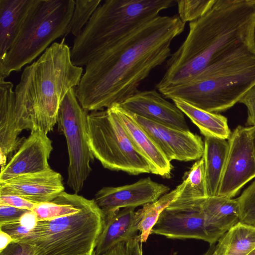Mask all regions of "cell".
<instances>
[{
    "mask_svg": "<svg viewBox=\"0 0 255 255\" xmlns=\"http://www.w3.org/2000/svg\"><path fill=\"white\" fill-rule=\"evenodd\" d=\"M178 15H158L123 34L91 59L76 88L87 111L121 104L156 67L169 58L171 44L184 31Z\"/></svg>",
    "mask_w": 255,
    "mask_h": 255,
    "instance_id": "cell-1",
    "label": "cell"
},
{
    "mask_svg": "<svg viewBox=\"0 0 255 255\" xmlns=\"http://www.w3.org/2000/svg\"><path fill=\"white\" fill-rule=\"evenodd\" d=\"M255 0H213L199 19L189 22L184 42L166 61L158 91L188 82L209 65L248 44Z\"/></svg>",
    "mask_w": 255,
    "mask_h": 255,
    "instance_id": "cell-2",
    "label": "cell"
},
{
    "mask_svg": "<svg viewBox=\"0 0 255 255\" xmlns=\"http://www.w3.org/2000/svg\"><path fill=\"white\" fill-rule=\"evenodd\" d=\"M83 72L82 67L73 64L65 37L27 66L14 90L19 134L24 130H38L46 134L52 131L62 100L78 85Z\"/></svg>",
    "mask_w": 255,
    "mask_h": 255,
    "instance_id": "cell-3",
    "label": "cell"
},
{
    "mask_svg": "<svg viewBox=\"0 0 255 255\" xmlns=\"http://www.w3.org/2000/svg\"><path fill=\"white\" fill-rule=\"evenodd\" d=\"M255 85V54L248 45L209 65L191 81L159 92L200 109L225 111Z\"/></svg>",
    "mask_w": 255,
    "mask_h": 255,
    "instance_id": "cell-4",
    "label": "cell"
},
{
    "mask_svg": "<svg viewBox=\"0 0 255 255\" xmlns=\"http://www.w3.org/2000/svg\"><path fill=\"white\" fill-rule=\"evenodd\" d=\"M176 0H106L75 37L71 49L74 65L82 67L107 45L139 24L170 8Z\"/></svg>",
    "mask_w": 255,
    "mask_h": 255,
    "instance_id": "cell-5",
    "label": "cell"
},
{
    "mask_svg": "<svg viewBox=\"0 0 255 255\" xmlns=\"http://www.w3.org/2000/svg\"><path fill=\"white\" fill-rule=\"evenodd\" d=\"M74 7V0H33L14 41L0 60V77L20 70L53 41L65 36Z\"/></svg>",
    "mask_w": 255,
    "mask_h": 255,
    "instance_id": "cell-6",
    "label": "cell"
},
{
    "mask_svg": "<svg viewBox=\"0 0 255 255\" xmlns=\"http://www.w3.org/2000/svg\"><path fill=\"white\" fill-rule=\"evenodd\" d=\"M105 222L94 199L79 211L52 220H39L21 243L33 255H89L94 252Z\"/></svg>",
    "mask_w": 255,
    "mask_h": 255,
    "instance_id": "cell-7",
    "label": "cell"
},
{
    "mask_svg": "<svg viewBox=\"0 0 255 255\" xmlns=\"http://www.w3.org/2000/svg\"><path fill=\"white\" fill-rule=\"evenodd\" d=\"M87 134L93 156L104 168L132 175L151 173L148 162L133 145L113 107L88 114Z\"/></svg>",
    "mask_w": 255,
    "mask_h": 255,
    "instance_id": "cell-8",
    "label": "cell"
},
{
    "mask_svg": "<svg viewBox=\"0 0 255 255\" xmlns=\"http://www.w3.org/2000/svg\"><path fill=\"white\" fill-rule=\"evenodd\" d=\"M88 111L80 105L76 89L71 88L59 107L58 130L65 137L69 155L67 183L75 193L80 192L89 177L94 161L87 134Z\"/></svg>",
    "mask_w": 255,
    "mask_h": 255,
    "instance_id": "cell-9",
    "label": "cell"
},
{
    "mask_svg": "<svg viewBox=\"0 0 255 255\" xmlns=\"http://www.w3.org/2000/svg\"><path fill=\"white\" fill-rule=\"evenodd\" d=\"M228 140L229 151L217 196L233 198L255 178V154L249 127L238 126Z\"/></svg>",
    "mask_w": 255,
    "mask_h": 255,
    "instance_id": "cell-10",
    "label": "cell"
},
{
    "mask_svg": "<svg viewBox=\"0 0 255 255\" xmlns=\"http://www.w3.org/2000/svg\"><path fill=\"white\" fill-rule=\"evenodd\" d=\"M131 114L170 161H190L203 156L204 142L198 135L190 130L176 129Z\"/></svg>",
    "mask_w": 255,
    "mask_h": 255,
    "instance_id": "cell-11",
    "label": "cell"
},
{
    "mask_svg": "<svg viewBox=\"0 0 255 255\" xmlns=\"http://www.w3.org/2000/svg\"><path fill=\"white\" fill-rule=\"evenodd\" d=\"M202 204L179 206L170 203L160 214L151 234L170 239L201 240L214 244L206 226Z\"/></svg>",
    "mask_w": 255,
    "mask_h": 255,
    "instance_id": "cell-12",
    "label": "cell"
},
{
    "mask_svg": "<svg viewBox=\"0 0 255 255\" xmlns=\"http://www.w3.org/2000/svg\"><path fill=\"white\" fill-rule=\"evenodd\" d=\"M169 190L168 186L147 177L130 184L103 187L94 199L106 216L122 208H135L154 202Z\"/></svg>",
    "mask_w": 255,
    "mask_h": 255,
    "instance_id": "cell-13",
    "label": "cell"
},
{
    "mask_svg": "<svg viewBox=\"0 0 255 255\" xmlns=\"http://www.w3.org/2000/svg\"><path fill=\"white\" fill-rule=\"evenodd\" d=\"M53 150L52 141L47 134L32 130L9 162L1 168L0 182L17 176L46 171Z\"/></svg>",
    "mask_w": 255,
    "mask_h": 255,
    "instance_id": "cell-14",
    "label": "cell"
},
{
    "mask_svg": "<svg viewBox=\"0 0 255 255\" xmlns=\"http://www.w3.org/2000/svg\"><path fill=\"white\" fill-rule=\"evenodd\" d=\"M130 113L183 130H190L184 114L155 90L137 91L120 104Z\"/></svg>",
    "mask_w": 255,
    "mask_h": 255,
    "instance_id": "cell-15",
    "label": "cell"
},
{
    "mask_svg": "<svg viewBox=\"0 0 255 255\" xmlns=\"http://www.w3.org/2000/svg\"><path fill=\"white\" fill-rule=\"evenodd\" d=\"M64 189L61 174L51 168L0 182V195H17L35 204L53 200Z\"/></svg>",
    "mask_w": 255,
    "mask_h": 255,
    "instance_id": "cell-16",
    "label": "cell"
},
{
    "mask_svg": "<svg viewBox=\"0 0 255 255\" xmlns=\"http://www.w3.org/2000/svg\"><path fill=\"white\" fill-rule=\"evenodd\" d=\"M133 145L146 159L151 173L170 178L172 165L155 142L135 121L132 115L120 105L112 106Z\"/></svg>",
    "mask_w": 255,
    "mask_h": 255,
    "instance_id": "cell-17",
    "label": "cell"
},
{
    "mask_svg": "<svg viewBox=\"0 0 255 255\" xmlns=\"http://www.w3.org/2000/svg\"><path fill=\"white\" fill-rule=\"evenodd\" d=\"M134 208H125L105 216L103 231L95 248L96 255H102L121 243H127L137 235L138 222Z\"/></svg>",
    "mask_w": 255,
    "mask_h": 255,
    "instance_id": "cell-18",
    "label": "cell"
},
{
    "mask_svg": "<svg viewBox=\"0 0 255 255\" xmlns=\"http://www.w3.org/2000/svg\"><path fill=\"white\" fill-rule=\"evenodd\" d=\"M13 84L0 77V152L1 162L22 143L16 121Z\"/></svg>",
    "mask_w": 255,
    "mask_h": 255,
    "instance_id": "cell-19",
    "label": "cell"
},
{
    "mask_svg": "<svg viewBox=\"0 0 255 255\" xmlns=\"http://www.w3.org/2000/svg\"><path fill=\"white\" fill-rule=\"evenodd\" d=\"M202 207L206 226L214 244L240 222V210L237 198L209 197L204 201Z\"/></svg>",
    "mask_w": 255,
    "mask_h": 255,
    "instance_id": "cell-20",
    "label": "cell"
},
{
    "mask_svg": "<svg viewBox=\"0 0 255 255\" xmlns=\"http://www.w3.org/2000/svg\"><path fill=\"white\" fill-rule=\"evenodd\" d=\"M205 175L208 197L216 196L229 151L227 139L205 136L204 142Z\"/></svg>",
    "mask_w": 255,
    "mask_h": 255,
    "instance_id": "cell-21",
    "label": "cell"
},
{
    "mask_svg": "<svg viewBox=\"0 0 255 255\" xmlns=\"http://www.w3.org/2000/svg\"><path fill=\"white\" fill-rule=\"evenodd\" d=\"M33 0H0V60L14 41Z\"/></svg>",
    "mask_w": 255,
    "mask_h": 255,
    "instance_id": "cell-22",
    "label": "cell"
},
{
    "mask_svg": "<svg viewBox=\"0 0 255 255\" xmlns=\"http://www.w3.org/2000/svg\"><path fill=\"white\" fill-rule=\"evenodd\" d=\"M174 103L199 129L204 136L228 139L231 131L227 119L224 116L208 112L179 99H172Z\"/></svg>",
    "mask_w": 255,
    "mask_h": 255,
    "instance_id": "cell-23",
    "label": "cell"
},
{
    "mask_svg": "<svg viewBox=\"0 0 255 255\" xmlns=\"http://www.w3.org/2000/svg\"><path fill=\"white\" fill-rule=\"evenodd\" d=\"M218 242L217 255H248L255 248V228L239 222Z\"/></svg>",
    "mask_w": 255,
    "mask_h": 255,
    "instance_id": "cell-24",
    "label": "cell"
},
{
    "mask_svg": "<svg viewBox=\"0 0 255 255\" xmlns=\"http://www.w3.org/2000/svg\"><path fill=\"white\" fill-rule=\"evenodd\" d=\"M184 188L171 203L181 206L201 205L208 197L203 157L195 162L183 177Z\"/></svg>",
    "mask_w": 255,
    "mask_h": 255,
    "instance_id": "cell-25",
    "label": "cell"
},
{
    "mask_svg": "<svg viewBox=\"0 0 255 255\" xmlns=\"http://www.w3.org/2000/svg\"><path fill=\"white\" fill-rule=\"evenodd\" d=\"M90 200L76 193L63 191L50 202L36 204L32 211L38 221L52 220L78 212Z\"/></svg>",
    "mask_w": 255,
    "mask_h": 255,
    "instance_id": "cell-26",
    "label": "cell"
},
{
    "mask_svg": "<svg viewBox=\"0 0 255 255\" xmlns=\"http://www.w3.org/2000/svg\"><path fill=\"white\" fill-rule=\"evenodd\" d=\"M184 186V183L182 182L155 202L145 204L142 208L135 211L138 221L139 235L142 243L146 242L161 212L180 195Z\"/></svg>",
    "mask_w": 255,
    "mask_h": 255,
    "instance_id": "cell-27",
    "label": "cell"
},
{
    "mask_svg": "<svg viewBox=\"0 0 255 255\" xmlns=\"http://www.w3.org/2000/svg\"><path fill=\"white\" fill-rule=\"evenodd\" d=\"M101 0H76L74 9L68 25L66 36H78L91 16L100 5Z\"/></svg>",
    "mask_w": 255,
    "mask_h": 255,
    "instance_id": "cell-28",
    "label": "cell"
},
{
    "mask_svg": "<svg viewBox=\"0 0 255 255\" xmlns=\"http://www.w3.org/2000/svg\"><path fill=\"white\" fill-rule=\"evenodd\" d=\"M38 221L35 213L29 210L18 220L0 225V230L10 235L14 241L22 243L29 236Z\"/></svg>",
    "mask_w": 255,
    "mask_h": 255,
    "instance_id": "cell-29",
    "label": "cell"
},
{
    "mask_svg": "<svg viewBox=\"0 0 255 255\" xmlns=\"http://www.w3.org/2000/svg\"><path fill=\"white\" fill-rule=\"evenodd\" d=\"M213 0H176L178 16L186 23L200 18L209 9Z\"/></svg>",
    "mask_w": 255,
    "mask_h": 255,
    "instance_id": "cell-30",
    "label": "cell"
},
{
    "mask_svg": "<svg viewBox=\"0 0 255 255\" xmlns=\"http://www.w3.org/2000/svg\"><path fill=\"white\" fill-rule=\"evenodd\" d=\"M237 199L240 210V222L255 228V180Z\"/></svg>",
    "mask_w": 255,
    "mask_h": 255,
    "instance_id": "cell-31",
    "label": "cell"
},
{
    "mask_svg": "<svg viewBox=\"0 0 255 255\" xmlns=\"http://www.w3.org/2000/svg\"><path fill=\"white\" fill-rule=\"evenodd\" d=\"M239 103L243 104L247 108L246 125L250 127L255 126V85L244 95Z\"/></svg>",
    "mask_w": 255,
    "mask_h": 255,
    "instance_id": "cell-32",
    "label": "cell"
},
{
    "mask_svg": "<svg viewBox=\"0 0 255 255\" xmlns=\"http://www.w3.org/2000/svg\"><path fill=\"white\" fill-rule=\"evenodd\" d=\"M0 204L32 210L36 204L17 195L4 194L0 195Z\"/></svg>",
    "mask_w": 255,
    "mask_h": 255,
    "instance_id": "cell-33",
    "label": "cell"
},
{
    "mask_svg": "<svg viewBox=\"0 0 255 255\" xmlns=\"http://www.w3.org/2000/svg\"><path fill=\"white\" fill-rule=\"evenodd\" d=\"M28 211L0 204V225L18 220Z\"/></svg>",
    "mask_w": 255,
    "mask_h": 255,
    "instance_id": "cell-34",
    "label": "cell"
},
{
    "mask_svg": "<svg viewBox=\"0 0 255 255\" xmlns=\"http://www.w3.org/2000/svg\"><path fill=\"white\" fill-rule=\"evenodd\" d=\"M0 255H33V252L29 245L13 241L0 252Z\"/></svg>",
    "mask_w": 255,
    "mask_h": 255,
    "instance_id": "cell-35",
    "label": "cell"
},
{
    "mask_svg": "<svg viewBox=\"0 0 255 255\" xmlns=\"http://www.w3.org/2000/svg\"><path fill=\"white\" fill-rule=\"evenodd\" d=\"M142 242L139 235L126 243V255H142Z\"/></svg>",
    "mask_w": 255,
    "mask_h": 255,
    "instance_id": "cell-36",
    "label": "cell"
},
{
    "mask_svg": "<svg viewBox=\"0 0 255 255\" xmlns=\"http://www.w3.org/2000/svg\"><path fill=\"white\" fill-rule=\"evenodd\" d=\"M102 255H126V243L118 244Z\"/></svg>",
    "mask_w": 255,
    "mask_h": 255,
    "instance_id": "cell-37",
    "label": "cell"
},
{
    "mask_svg": "<svg viewBox=\"0 0 255 255\" xmlns=\"http://www.w3.org/2000/svg\"><path fill=\"white\" fill-rule=\"evenodd\" d=\"M13 241V239L10 235L0 230V252Z\"/></svg>",
    "mask_w": 255,
    "mask_h": 255,
    "instance_id": "cell-38",
    "label": "cell"
},
{
    "mask_svg": "<svg viewBox=\"0 0 255 255\" xmlns=\"http://www.w3.org/2000/svg\"><path fill=\"white\" fill-rule=\"evenodd\" d=\"M248 45L251 50L255 54V17L250 27L248 38Z\"/></svg>",
    "mask_w": 255,
    "mask_h": 255,
    "instance_id": "cell-39",
    "label": "cell"
},
{
    "mask_svg": "<svg viewBox=\"0 0 255 255\" xmlns=\"http://www.w3.org/2000/svg\"><path fill=\"white\" fill-rule=\"evenodd\" d=\"M249 128L251 141L255 154V126L250 127Z\"/></svg>",
    "mask_w": 255,
    "mask_h": 255,
    "instance_id": "cell-40",
    "label": "cell"
},
{
    "mask_svg": "<svg viewBox=\"0 0 255 255\" xmlns=\"http://www.w3.org/2000/svg\"><path fill=\"white\" fill-rule=\"evenodd\" d=\"M203 255H217L215 244L210 245V248Z\"/></svg>",
    "mask_w": 255,
    "mask_h": 255,
    "instance_id": "cell-41",
    "label": "cell"
},
{
    "mask_svg": "<svg viewBox=\"0 0 255 255\" xmlns=\"http://www.w3.org/2000/svg\"><path fill=\"white\" fill-rule=\"evenodd\" d=\"M248 255H255V248L252 250Z\"/></svg>",
    "mask_w": 255,
    "mask_h": 255,
    "instance_id": "cell-42",
    "label": "cell"
},
{
    "mask_svg": "<svg viewBox=\"0 0 255 255\" xmlns=\"http://www.w3.org/2000/svg\"><path fill=\"white\" fill-rule=\"evenodd\" d=\"M89 255H96V253H95V251H94V252H93L92 254Z\"/></svg>",
    "mask_w": 255,
    "mask_h": 255,
    "instance_id": "cell-43",
    "label": "cell"
}]
</instances>
